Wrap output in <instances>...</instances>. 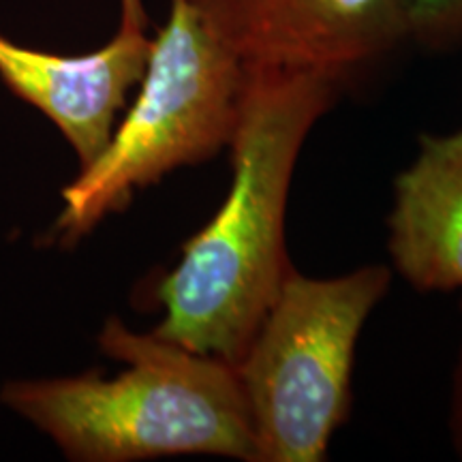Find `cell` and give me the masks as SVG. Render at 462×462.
Masks as SVG:
<instances>
[{"label": "cell", "instance_id": "cell-1", "mask_svg": "<svg viewBox=\"0 0 462 462\" xmlns=\"http://www.w3.org/2000/svg\"><path fill=\"white\" fill-rule=\"evenodd\" d=\"M343 90L328 75L246 69L229 142L231 189L161 281L165 315L152 334L234 366L240 362L293 268L285 215L300 150Z\"/></svg>", "mask_w": 462, "mask_h": 462}, {"label": "cell", "instance_id": "cell-2", "mask_svg": "<svg viewBox=\"0 0 462 462\" xmlns=\"http://www.w3.org/2000/svg\"><path fill=\"white\" fill-rule=\"evenodd\" d=\"M99 346L116 377L11 381L0 401L45 432L69 460L133 462L223 456L253 462L255 441L234 364L106 321Z\"/></svg>", "mask_w": 462, "mask_h": 462}, {"label": "cell", "instance_id": "cell-3", "mask_svg": "<svg viewBox=\"0 0 462 462\" xmlns=\"http://www.w3.org/2000/svg\"><path fill=\"white\" fill-rule=\"evenodd\" d=\"M246 69L206 24L190 0H171L152 37L135 101L95 163L62 190L54 234L73 245L133 193L229 146L238 125Z\"/></svg>", "mask_w": 462, "mask_h": 462}, {"label": "cell", "instance_id": "cell-4", "mask_svg": "<svg viewBox=\"0 0 462 462\" xmlns=\"http://www.w3.org/2000/svg\"><path fill=\"white\" fill-rule=\"evenodd\" d=\"M392 281L385 265L334 279L289 270L236 364L253 426V462L326 460L351 407L356 345Z\"/></svg>", "mask_w": 462, "mask_h": 462}, {"label": "cell", "instance_id": "cell-5", "mask_svg": "<svg viewBox=\"0 0 462 462\" xmlns=\"http://www.w3.org/2000/svg\"><path fill=\"white\" fill-rule=\"evenodd\" d=\"M246 69L346 86L409 42V0H190Z\"/></svg>", "mask_w": 462, "mask_h": 462}, {"label": "cell", "instance_id": "cell-6", "mask_svg": "<svg viewBox=\"0 0 462 462\" xmlns=\"http://www.w3.org/2000/svg\"><path fill=\"white\" fill-rule=\"evenodd\" d=\"M150 48L146 28L129 26H118L99 50L73 56L26 48L0 32V79L56 125L84 170L112 140L118 114L146 71Z\"/></svg>", "mask_w": 462, "mask_h": 462}, {"label": "cell", "instance_id": "cell-7", "mask_svg": "<svg viewBox=\"0 0 462 462\" xmlns=\"http://www.w3.org/2000/svg\"><path fill=\"white\" fill-rule=\"evenodd\" d=\"M394 268L418 291L462 289V129L424 135L394 182L390 218Z\"/></svg>", "mask_w": 462, "mask_h": 462}, {"label": "cell", "instance_id": "cell-8", "mask_svg": "<svg viewBox=\"0 0 462 462\" xmlns=\"http://www.w3.org/2000/svg\"><path fill=\"white\" fill-rule=\"evenodd\" d=\"M409 42L432 54L462 48V0H409Z\"/></svg>", "mask_w": 462, "mask_h": 462}, {"label": "cell", "instance_id": "cell-9", "mask_svg": "<svg viewBox=\"0 0 462 462\" xmlns=\"http://www.w3.org/2000/svg\"><path fill=\"white\" fill-rule=\"evenodd\" d=\"M449 430H452V441L458 456L462 458V345L458 362L454 371V385H452V409H449Z\"/></svg>", "mask_w": 462, "mask_h": 462}, {"label": "cell", "instance_id": "cell-10", "mask_svg": "<svg viewBox=\"0 0 462 462\" xmlns=\"http://www.w3.org/2000/svg\"><path fill=\"white\" fill-rule=\"evenodd\" d=\"M120 26L148 28V15L143 0H120Z\"/></svg>", "mask_w": 462, "mask_h": 462}]
</instances>
